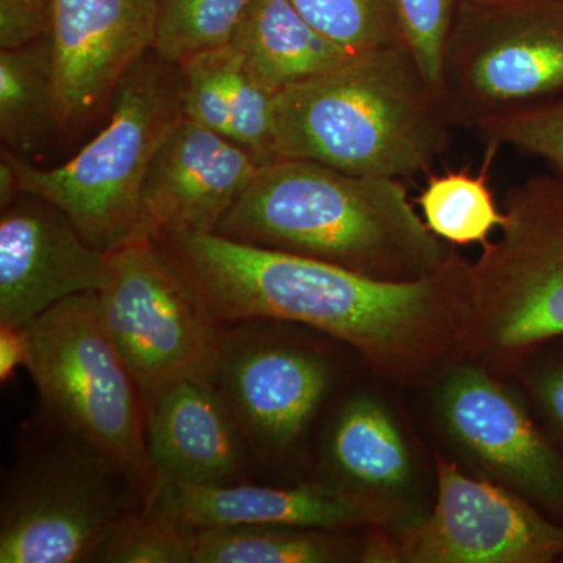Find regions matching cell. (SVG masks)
Returning <instances> with one entry per match:
<instances>
[{
	"label": "cell",
	"instance_id": "cell-1",
	"mask_svg": "<svg viewBox=\"0 0 563 563\" xmlns=\"http://www.w3.org/2000/svg\"><path fill=\"white\" fill-rule=\"evenodd\" d=\"M154 236L218 325L299 322L409 380L465 344L468 263L455 254L431 276L391 282L220 233Z\"/></svg>",
	"mask_w": 563,
	"mask_h": 563
},
{
	"label": "cell",
	"instance_id": "cell-2",
	"mask_svg": "<svg viewBox=\"0 0 563 563\" xmlns=\"http://www.w3.org/2000/svg\"><path fill=\"white\" fill-rule=\"evenodd\" d=\"M214 233L380 280L421 279L453 257L398 179L295 158L261 166Z\"/></svg>",
	"mask_w": 563,
	"mask_h": 563
},
{
	"label": "cell",
	"instance_id": "cell-3",
	"mask_svg": "<svg viewBox=\"0 0 563 563\" xmlns=\"http://www.w3.org/2000/svg\"><path fill=\"white\" fill-rule=\"evenodd\" d=\"M274 120L279 158L398 180L431 168L454 128L404 44L358 52L277 92Z\"/></svg>",
	"mask_w": 563,
	"mask_h": 563
},
{
	"label": "cell",
	"instance_id": "cell-4",
	"mask_svg": "<svg viewBox=\"0 0 563 563\" xmlns=\"http://www.w3.org/2000/svg\"><path fill=\"white\" fill-rule=\"evenodd\" d=\"M181 117L179 66L151 51L114 90L109 124L69 162L36 168L9 150L2 157L16 174L18 191L60 209L92 246L107 252L147 231L144 180L155 151Z\"/></svg>",
	"mask_w": 563,
	"mask_h": 563
},
{
	"label": "cell",
	"instance_id": "cell-5",
	"mask_svg": "<svg viewBox=\"0 0 563 563\" xmlns=\"http://www.w3.org/2000/svg\"><path fill=\"white\" fill-rule=\"evenodd\" d=\"M24 368L70 439L117 465L144 504L158 487L143 391L99 317L98 295L58 302L25 325Z\"/></svg>",
	"mask_w": 563,
	"mask_h": 563
},
{
	"label": "cell",
	"instance_id": "cell-6",
	"mask_svg": "<svg viewBox=\"0 0 563 563\" xmlns=\"http://www.w3.org/2000/svg\"><path fill=\"white\" fill-rule=\"evenodd\" d=\"M504 213L498 242L466 266L465 344L495 365L563 335V180H525Z\"/></svg>",
	"mask_w": 563,
	"mask_h": 563
},
{
	"label": "cell",
	"instance_id": "cell-7",
	"mask_svg": "<svg viewBox=\"0 0 563 563\" xmlns=\"http://www.w3.org/2000/svg\"><path fill=\"white\" fill-rule=\"evenodd\" d=\"M99 317L144 398L191 377L217 380L222 336L150 231L107 251Z\"/></svg>",
	"mask_w": 563,
	"mask_h": 563
},
{
	"label": "cell",
	"instance_id": "cell-8",
	"mask_svg": "<svg viewBox=\"0 0 563 563\" xmlns=\"http://www.w3.org/2000/svg\"><path fill=\"white\" fill-rule=\"evenodd\" d=\"M440 95L454 125L536 109L563 96V9L459 2L444 43Z\"/></svg>",
	"mask_w": 563,
	"mask_h": 563
},
{
	"label": "cell",
	"instance_id": "cell-9",
	"mask_svg": "<svg viewBox=\"0 0 563 563\" xmlns=\"http://www.w3.org/2000/svg\"><path fill=\"white\" fill-rule=\"evenodd\" d=\"M131 479L77 442L40 455L14 474L3 492L0 562L98 561L114 525L131 507Z\"/></svg>",
	"mask_w": 563,
	"mask_h": 563
},
{
	"label": "cell",
	"instance_id": "cell-10",
	"mask_svg": "<svg viewBox=\"0 0 563 563\" xmlns=\"http://www.w3.org/2000/svg\"><path fill=\"white\" fill-rule=\"evenodd\" d=\"M435 509L404 533L393 561L547 563L563 555V528L499 485L474 479L437 457Z\"/></svg>",
	"mask_w": 563,
	"mask_h": 563
},
{
	"label": "cell",
	"instance_id": "cell-11",
	"mask_svg": "<svg viewBox=\"0 0 563 563\" xmlns=\"http://www.w3.org/2000/svg\"><path fill=\"white\" fill-rule=\"evenodd\" d=\"M158 0H47L60 128L90 118L154 47Z\"/></svg>",
	"mask_w": 563,
	"mask_h": 563
},
{
	"label": "cell",
	"instance_id": "cell-12",
	"mask_svg": "<svg viewBox=\"0 0 563 563\" xmlns=\"http://www.w3.org/2000/svg\"><path fill=\"white\" fill-rule=\"evenodd\" d=\"M107 252L57 207L20 192L0 217V324L25 328L73 296L98 292Z\"/></svg>",
	"mask_w": 563,
	"mask_h": 563
},
{
	"label": "cell",
	"instance_id": "cell-13",
	"mask_svg": "<svg viewBox=\"0 0 563 563\" xmlns=\"http://www.w3.org/2000/svg\"><path fill=\"white\" fill-rule=\"evenodd\" d=\"M258 168L239 143L181 117L147 169L144 228L154 235L217 232Z\"/></svg>",
	"mask_w": 563,
	"mask_h": 563
},
{
	"label": "cell",
	"instance_id": "cell-14",
	"mask_svg": "<svg viewBox=\"0 0 563 563\" xmlns=\"http://www.w3.org/2000/svg\"><path fill=\"white\" fill-rule=\"evenodd\" d=\"M440 407L448 431L484 468L563 509V462L506 388L462 366L444 380Z\"/></svg>",
	"mask_w": 563,
	"mask_h": 563
},
{
	"label": "cell",
	"instance_id": "cell-15",
	"mask_svg": "<svg viewBox=\"0 0 563 563\" xmlns=\"http://www.w3.org/2000/svg\"><path fill=\"white\" fill-rule=\"evenodd\" d=\"M320 355L276 343L222 339L217 385L244 437L266 451L290 448L309 428L329 387Z\"/></svg>",
	"mask_w": 563,
	"mask_h": 563
},
{
	"label": "cell",
	"instance_id": "cell-16",
	"mask_svg": "<svg viewBox=\"0 0 563 563\" xmlns=\"http://www.w3.org/2000/svg\"><path fill=\"white\" fill-rule=\"evenodd\" d=\"M144 404L147 451L158 483H239L244 437L217 380H177Z\"/></svg>",
	"mask_w": 563,
	"mask_h": 563
},
{
	"label": "cell",
	"instance_id": "cell-17",
	"mask_svg": "<svg viewBox=\"0 0 563 563\" xmlns=\"http://www.w3.org/2000/svg\"><path fill=\"white\" fill-rule=\"evenodd\" d=\"M152 499L192 529L274 525L340 531L377 520L376 510L365 499L325 487L161 483Z\"/></svg>",
	"mask_w": 563,
	"mask_h": 563
},
{
	"label": "cell",
	"instance_id": "cell-18",
	"mask_svg": "<svg viewBox=\"0 0 563 563\" xmlns=\"http://www.w3.org/2000/svg\"><path fill=\"white\" fill-rule=\"evenodd\" d=\"M231 46L274 95L355 55L318 32L288 0H252Z\"/></svg>",
	"mask_w": 563,
	"mask_h": 563
},
{
	"label": "cell",
	"instance_id": "cell-19",
	"mask_svg": "<svg viewBox=\"0 0 563 563\" xmlns=\"http://www.w3.org/2000/svg\"><path fill=\"white\" fill-rule=\"evenodd\" d=\"M60 128L47 35L0 52V136L7 150L24 158Z\"/></svg>",
	"mask_w": 563,
	"mask_h": 563
},
{
	"label": "cell",
	"instance_id": "cell-20",
	"mask_svg": "<svg viewBox=\"0 0 563 563\" xmlns=\"http://www.w3.org/2000/svg\"><path fill=\"white\" fill-rule=\"evenodd\" d=\"M333 466L352 483L396 488L410 476V455L399 429L379 402L357 398L333 426Z\"/></svg>",
	"mask_w": 563,
	"mask_h": 563
},
{
	"label": "cell",
	"instance_id": "cell-21",
	"mask_svg": "<svg viewBox=\"0 0 563 563\" xmlns=\"http://www.w3.org/2000/svg\"><path fill=\"white\" fill-rule=\"evenodd\" d=\"M322 529L242 525L195 529L192 563H331L343 561L342 540Z\"/></svg>",
	"mask_w": 563,
	"mask_h": 563
},
{
	"label": "cell",
	"instance_id": "cell-22",
	"mask_svg": "<svg viewBox=\"0 0 563 563\" xmlns=\"http://www.w3.org/2000/svg\"><path fill=\"white\" fill-rule=\"evenodd\" d=\"M498 147L488 144L483 172L433 176L421 192L420 202L426 224L440 240L459 246L488 244L492 232L503 229L506 213L496 207L488 187L487 169Z\"/></svg>",
	"mask_w": 563,
	"mask_h": 563
},
{
	"label": "cell",
	"instance_id": "cell-23",
	"mask_svg": "<svg viewBox=\"0 0 563 563\" xmlns=\"http://www.w3.org/2000/svg\"><path fill=\"white\" fill-rule=\"evenodd\" d=\"M252 0H158L152 51L179 65L232 43Z\"/></svg>",
	"mask_w": 563,
	"mask_h": 563
},
{
	"label": "cell",
	"instance_id": "cell-24",
	"mask_svg": "<svg viewBox=\"0 0 563 563\" xmlns=\"http://www.w3.org/2000/svg\"><path fill=\"white\" fill-rule=\"evenodd\" d=\"M195 529L157 499L129 510L99 551L107 563H192Z\"/></svg>",
	"mask_w": 563,
	"mask_h": 563
},
{
	"label": "cell",
	"instance_id": "cell-25",
	"mask_svg": "<svg viewBox=\"0 0 563 563\" xmlns=\"http://www.w3.org/2000/svg\"><path fill=\"white\" fill-rule=\"evenodd\" d=\"M333 43L354 52L402 43L395 0H288Z\"/></svg>",
	"mask_w": 563,
	"mask_h": 563
},
{
	"label": "cell",
	"instance_id": "cell-26",
	"mask_svg": "<svg viewBox=\"0 0 563 563\" xmlns=\"http://www.w3.org/2000/svg\"><path fill=\"white\" fill-rule=\"evenodd\" d=\"M231 44L206 51L179 63L181 113L210 131L231 139L232 109L229 90ZM232 140V139H231Z\"/></svg>",
	"mask_w": 563,
	"mask_h": 563
},
{
	"label": "cell",
	"instance_id": "cell-27",
	"mask_svg": "<svg viewBox=\"0 0 563 563\" xmlns=\"http://www.w3.org/2000/svg\"><path fill=\"white\" fill-rule=\"evenodd\" d=\"M229 90L232 109L231 139L250 152L261 166L277 161L279 155L274 120L276 95L247 69L242 55L233 47L229 66Z\"/></svg>",
	"mask_w": 563,
	"mask_h": 563
},
{
	"label": "cell",
	"instance_id": "cell-28",
	"mask_svg": "<svg viewBox=\"0 0 563 563\" xmlns=\"http://www.w3.org/2000/svg\"><path fill=\"white\" fill-rule=\"evenodd\" d=\"M493 146H510L547 162L563 180V96L474 129Z\"/></svg>",
	"mask_w": 563,
	"mask_h": 563
},
{
	"label": "cell",
	"instance_id": "cell-29",
	"mask_svg": "<svg viewBox=\"0 0 563 563\" xmlns=\"http://www.w3.org/2000/svg\"><path fill=\"white\" fill-rule=\"evenodd\" d=\"M459 2L461 0H395L404 46L439 91L444 43Z\"/></svg>",
	"mask_w": 563,
	"mask_h": 563
},
{
	"label": "cell",
	"instance_id": "cell-30",
	"mask_svg": "<svg viewBox=\"0 0 563 563\" xmlns=\"http://www.w3.org/2000/svg\"><path fill=\"white\" fill-rule=\"evenodd\" d=\"M49 31L47 0H0V47L18 49Z\"/></svg>",
	"mask_w": 563,
	"mask_h": 563
},
{
	"label": "cell",
	"instance_id": "cell-31",
	"mask_svg": "<svg viewBox=\"0 0 563 563\" xmlns=\"http://www.w3.org/2000/svg\"><path fill=\"white\" fill-rule=\"evenodd\" d=\"M27 344H25L24 328L0 324V377L2 383H9L13 373L25 365Z\"/></svg>",
	"mask_w": 563,
	"mask_h": 563
},
{
	"label": "cell",
	"instance_id": "cell-32",
	"mask_svg": "<svg viewBox=\"0 0 563 563\" xmlns=\"http://www.w3.org/2000/svg\"><path fill=\"white\" fill-rule=\"evenodd\" d=\"M539 398L563 431V368L542 377L539 383Z\"/></svg>",
	"mask_w": 563,
	"mask_h": 563
},
{
	"label": "cell",
	"instance_id": "cell-33",
	"mask_svg": "<svg viewBox=\"0 0 563 563\" xmlns=\"http://www.w3.org/2000/svg\"><path fill=\"white\" fill-rule=\"evenodd\" d=\"M25 2H32V0H25Z\"/></svg>",
	"mask_w": 563,
	"mask_h": 563
}]
</instances>
